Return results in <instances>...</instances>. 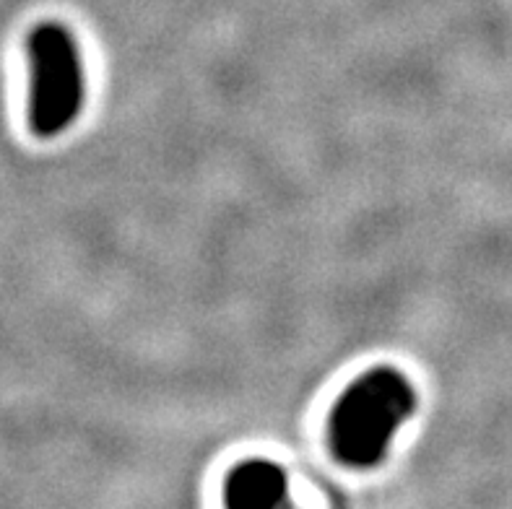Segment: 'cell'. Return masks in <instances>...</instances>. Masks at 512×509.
<instances>
[{"label":"cell","mask_w":512,"mask_h":509,"mask_svg":"<svg viewBox=\"0 0 512 509\" xmlns=\"http://www.w3.org/2000/svg\"><path fill=\"white\" fill-rule=\"evenodd\" d=\"M416 411V390L398 369L375 367L349 385L328 421V445L338 463L370 471Z\"/></svg>","instance_id":"obj_1"},{"label":"cell","mask_w":512,"mask_h":509,"mask_svg":"<svg viewBox=\"0 0 512 509\" xmlns=\"http://www.w3.org/2000/svg\"><path fill=\"white\" fill-rule=\"evenodd\" d=\"M29 63V123L39 138H55L76 123L84 107V65L76 39L65 26L39 24L29 34Z\"/></svg>","instance_id":"obj_2"},{"label":"cell","mask_w":512,"mask_h":509,"mask_svg":"<svg viewBox=\"0 0 512 509\" xmlns=\"http://www.w3.org/2000/svg\"><path fill=\"white\" fill-rule=\"evenodd\" d=\"M227 507H281L289 504V481L284 468L268 460H245L224 484Z\"/></svg>","instance_id":"obj_3"}]
</instances>
